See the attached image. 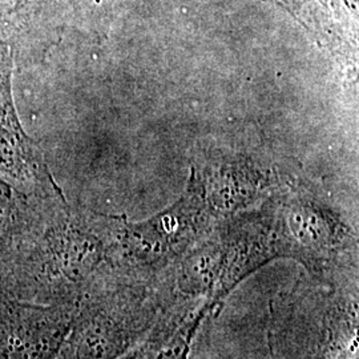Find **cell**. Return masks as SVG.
I'll return each mask as SVG.
<instances>
[{
  "instance_id": "7c38bea8",
  "label": "cell",
  "mask_w": 359,
  "mask_h": 359,
  "mask_svg": "<svg viewBox=\"0 0 359 359\" xmlns=\"http://www.w3.org/2000/svg\"><path fill=\"white\" fill-rule=\"evenodd\" d=\"M0 294H1V293H0Z\"/></svg>"
},
{
  "instance_id": "7a4b0ae2",
  "label": "cell",
  "mask_w": 359,
  "mask_h": 359,
  "mask_svg": "<svg viewBox=\"0 0 359 359\" xmlns=\"http://www.w3.org/2000/svg\"><path fill=\"white\" fill-rule=\"evenodd\" d=\"M182 301L167 271H108L77 302L59 357L117 359L145 341L168 310Z\"/></svg>"
},
{
  "instance_id": "9c48e42d",
  "label": "cell",
  "mask_w": 359,
  "mask_h": 359,
  "mask_svg": "<svg viewBox=\"0 0 359 359\" xmlns=\"http://www.w3.org/2000/svg\"><path fill=\"white\" fill-rule=\"evenodd\" d=\"M133 0H68L67 27H72L93 41H104L116 19Z\"/></svg>"
},
{
  "instance_id": "30bf717a",
  "label": "cell",
  "mask_w": 359,
  "mask_h": 359,
  "mask_svg": "<svg viewBox=\"0 0 359 359\" xmlns=\"http://www.w3.org/2000/svg\"><path fill=\"white\" fill-rule=\"evenodd\" d=\"M210 314L213 313L206 302L192 310L163 342L154 359H188L194 338Z\"/></svg>"
},
{
  "instance_id": "5b68a950",
  "label": "cell",
  "mask_w": 359,
  "mask_h": 359,
  "mask_svg": "<svg viewBox=\"0 0 359 359\" xmlns=\"http://www.w3.org/2000/svg\"><path fill=\"white\" fill-rule=\"evenodd\" d=\"M197 181L177 203L142 222L114 216L111 265L114 270L158 276L177 262L215 225Z\"/></svg>"
},
{
  "instance_id": "3957f363",
  "label": "cell",
  "mask_w": 359,
  "mask_h": 359,
  "mask_svg": "<svg viewBox=\"0 0 359 359\" xmlns=\"http://www.w3.org/2000/svg\"><path fill=\"white\" fill-rule=\"evenodd\" d=\"M358 285L299 281L271 306L273 359H359Z\"/></svg>"
},
{
  "instance_id": "8fae6325",
  "label": "cell",
  "mask_w": 359,
  "mask_h": 359,
  "mask_svg": "<svg viewBox=\"0 0 359 359\" xmlns=\"http://www.w3.org/2000/svg\"><path fill=\"white\" fill-rule=\"evenodd\" d=\"M55 359H62V358H60V357H59V355H57V357H56V358H55Z\"/></svg>"
},
{
  "instance_id": "6da1fadb",
  "label": "cell",
  "mask_w": 359,
  "mask_h": 359,
  "mask_svg": "<svg viewBox=\"0 0 359 359\" xmlns=\"http://www.w3.org/2000/svg\"><path fill=\"white\" fill-rule=\"evenodd\" d=\"M112 222V215L65 201L34 240L0 264V293L31 304H77L92 283L114 270Z\"/></svg>"
},
{
  "instance_id": "ba28073f",
  "label": "cell",
  "mask_w": 359,
  "mask_h": 359,
  "mask_svg": "<svg viewBox=\"0 0 359 359\" xmlns=\"http://www.w3.org/2000/svg\"><path fill=\"white\" fill-rule=\"evenodd\" d=\"M65 200V193L31 198L0 176V264L31 241Z\"/></svg>"
},
{
  "instance_id": "277c9868",
  "label": "cell",
  "mask_w": 359,
  "mask_h": 359,
  "mask_svg": "<svg viewBox=\"0 0 359 359\" xmlns=\"http://www.w3.org/2000/svg\"><path fill=\"white\" fill-rule=\"evenodd\" d=\"M268 210L278 257L299 262L323 285H358L357 234L332 206L293 191L270 203Z\"/></svg>"
},
{
  "instance_id": "52a82bcc",
  "label": "cell",
  "mask_w": 359,
  "mask_h": 359,
  "mask_svg": "<svg viewBox=\"0 0 359 359\" xmlns=\"http://www.w3.org/2000/svg\"><path fill=\"white\" fill-rule=\"evenodd\" d=\"M77 304L41 305L0 295V359H55Z\"/></svg>"
},
{
  "instance_id": "8992f818",
  "label": "cell",
  "mask_w": 359,
  "mask_h": 359,
  "mask_svg": "<svg viewBox=\"0 0 359 359\" xmlns=\"http://www.w3.org/2000/svg\"><path fill=\"white\" fill-rule=\"evenodd\" d=\"M13 53L0 43V176L31 198L63 194L38 144L23 128L13 102Z\"/></svg>"
}]
</instances>
